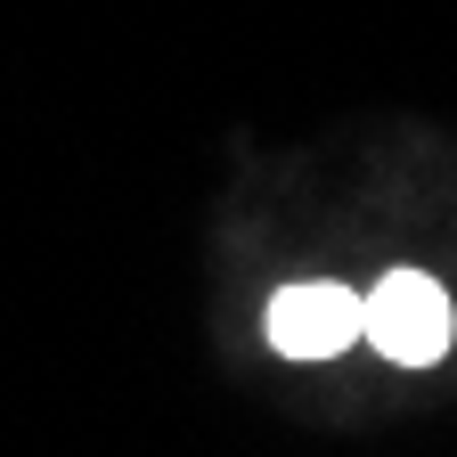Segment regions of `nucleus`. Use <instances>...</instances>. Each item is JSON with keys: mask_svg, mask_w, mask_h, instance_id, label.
Segmentation results:
<instances>
[{"mask_svg": "<svg viewBox=\"0 0 457 457\" xmlns=\"http://www.w3.org/2000/svg\"><path fill=\"white\" fill-rule=\"evenodd\" d=\"M360 327L376 335V352H384V360L425 368V360L449 352V295H441L433 278H417V270H392L376 295L360 303Z\"/></svg>", "mask_w": 457, "mask_h": 457, "instance_id": "f257e3e1", "label": "nucleus"}, {"mask_svg": "<svg viewBox=\"0 0 457 457\" xmlns=\"http://www.w3.org/2000/svg\"><path fill=\"white\" fill-rule=\"evenodd\" d=\"M360 335V303L343 286H286L270 303V343L286 360H335Z\"/></svg>", "mask_w": 457, "mask_h": 457, "instance_id": "f03ea898", "label": "nucleus"}]
</instances>
